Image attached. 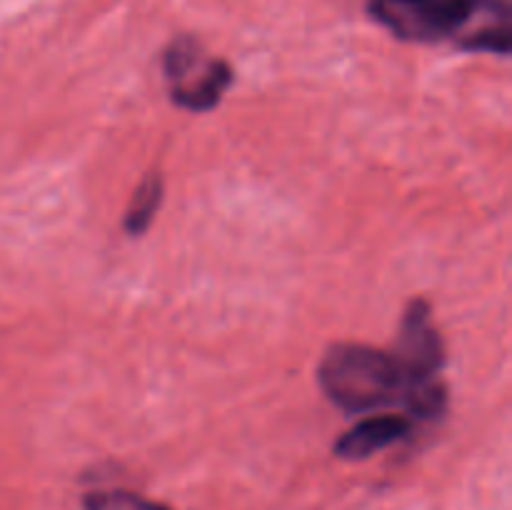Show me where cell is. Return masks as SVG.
<instances>
[{
    "label": "cell",
    "mask_w": 512,
    "mask_h": 510,
    "mask_svg": "<svg viewBox=\"0 0 512 510\" xmlns=\"http://www.w3.org/2000/svg\"><path fill=\"white\" fill-rule=\"evenodd\" d=\"M368 10L400 40H458L465 50L510 53V5L505 0H368Z\"/></svg>",
    "instance_id": "obj_1"
},
{
    "label": "cell",
    "mask_w": 512,
    "mask_h": 510,
    "mask_svg": "<svg viewBox=\"0 0 512 510\" xmlns=\"http://www.w3.org/2000/svg\"><path fill=\"white\" fill-rule=\"evenodd\" d=\"M318 380L330 403L345 413H368L405 403L408 378L393 353L363 343H335L323 355Z\"/></svg>",
    "instance_id": "obj_2"
},
{
    "label": "cell",
    "mask_w": 512,
    "mask_h": 510,
    "mask_svg": "<svg viewBox=\"0 0 512 510\" xmlns=\"http://www.w3.org/2000/svg\"><path fill=\"white\" fill-rule=\"evenodd\" d=\"M393 358L408 378V395L405 408L418 418H430L445 403V385L438 383V370L445 363V348L438 330L430 323L428 300H410L408 310L400 323L398 345Z\"/></svg>",
    "instance_id": "obj_3"
},
{
    "label": "cell",
    "mask_w": 512,
    "mask_h": 510,
    "mask_svg": "<svg viewBox=\"0 0 512 510\" xmlns=\"http://www.w3.org/2000/svg\"><path fill=\"white\" fill-rule=\"evenodd\" d=\"M165 80L175 105L193 113L215 108L233 83V70L225 60L213 58L190 35L173 40L163 55Z\"/></svg>",
    "instance_id": "obj_4"
},
{
    "label": "cell",
    "mask_w": 512,
    "mask_h": 510,
    "mask_svg": "<svg viewBox=\"0 0 512 510\" xmlns=\"http://www.w3.org/2000/svg\"><path fill=\"white\" fill-rule=\"evenodd\" d=\"M410 433V420L400 415H375L360 420L335 443V455L343 460H365Z\"/></svg>",
    "instance_id": "obj_5"
},
{
    "label": "cell",
    "mask_w": 512,
    "mask_h": 510,
    "mask_svg": "<svg viewBox=\"0 0 512 510\" xmlns=\"http://www.w3.org/2000/svg\"><path fill=\"white\" fill-rule=\"evenodd\" d=\"M160 200H163V178L158 173H150L130 200V208L125 213V230L130 235H143L158 213Z\"/></svg>",
    "instance_id": "obj_6"
},
{
    "label": "cell",
    "mask_w": 512,
    "mask_h": 510,
    "mask_svg": "<svg viewBox=\"0 0 512 510\" xmlns=\"http://www.w3.org/2000/svg\"><path fill=\"white\" fill-rule=\"evenodd\" d=\"M85 510H168L165 505L145 500L140 495L128 493V490H100V493H88L83 500Z\"/></svg>",
    "instance_id": "obj_7"
}]
</instances>
